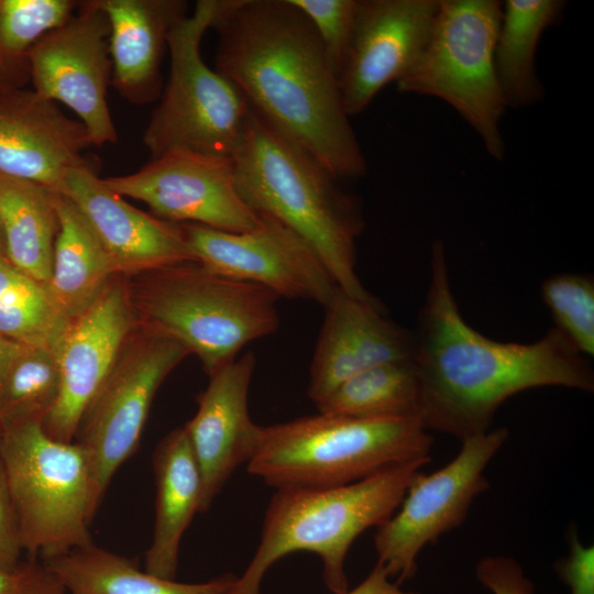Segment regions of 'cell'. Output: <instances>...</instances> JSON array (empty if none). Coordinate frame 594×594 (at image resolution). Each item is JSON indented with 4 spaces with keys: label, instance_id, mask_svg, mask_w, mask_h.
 Returning <instances> with one entry per match:
<instances>
[{
    "label": "cell",
    "instance_id": "cell-36",
    "mask_svg": "<svg viewBox=\"0 0 594 594\" xmlns=\"http://www.w3.org/2000/svg\"><path fill=\"white\" fill-rule=\"evenodd\" d=\"M22 552L16 515L0 458V568L16 565Z\"/></svg>",
    "mask_w": 594,
    "mask_h": 594
},
{
    "label": "cell",
    "instance_id": "cell-20",
    "mask_svg": "<svg viewBox=\"0 0 594 594\" xmlns=\"http://www.w3.org/2000/svg\"><path fill=\"white\" fill-rule=\"evenodd\" d=\"M249 351L209 376L198 409L185 425L201 480L200 512L210 508L233 472L252 458L257 425L249 414V388L255 370Z\"/></svg>",
    "mask_w": 594,
    "mask_h": 594
},
{
    "label": "cell",
    "instance_id": "cell-2",
    "mask_svg": "<svg viewBox=\"0 0 594 594\" xmlns=\"http://www.w3.org/2000/svg\"><path fill=\"white\" fill-rule=\"evenodd\" d=\"M430 264L414 359L418 416L428 431L462 441L492 429L499 406L522 391L542 386L594 389L588 361L559 330L552 328L531 343L486 338L461 315L441 241L432 245Z\"/></svg>",
    "mask_w": 594,
    "mask_h": 594
},
{
    "label": "cell",
    "instance_id": "cell-37",
    "mask_svg": "<svg viewBox=\"0 0 594 594\" xmlns=\"http://www.w3.org/2000/svg\"><path fill=\"white\" fill-rule=\"evenodd\" d=\"M343 594H419L399 588L387 574L384 566L376 562L369 575L354 588L348 590Z\"/></svg>",
    "mask_w": 594,
    "mask_h": 594
},
{
    "label": "cell",
    "instance_id": "cell-27",
    "mask_svg": "<svg viewBox=\"0 0 594 594\" xmlns=\"http://www.w3.org/2000/svg\"><path fill=\"white\" fill-rule=\"evenodd\" d=\"M69 323L46 285L0 254V334L57 353Z\"/></svg>",
    "mask_w": 594,
    "mask_h": 594
},
{
    "label": "cell",
    "instance_id": "cell-11",
    "mask_svg": "<svg viewBox=\"0 0 594 594\" xmlns=\"http://www.w3.org/2000/svg\"><path fill=\"white\" fill-rule=\"evenodd\" d=\"M508 435L499 427L466 438L444 466L414 476L398 508L374 536L377 562L395 583L413 579L420 551L465 520L474 498L490 487L484 471Z\"/></svg>",
    "mask_w": 594,
    "mask_h": 594
},
{
    "label": "cell",
    "instance_id": "cell-30",
    "mask_svg": "<svg viewBox=\"0 0 594 594\" xmlns=\"http://www.w3.org/2000/svg\"><path fill=\"white\" fill-rule=\"evenodd\" d=\"M59 394L57 353L45 348L23 345L1 384V430L25 422L42 424L54 409Z\"/></svg>",
    "mask_w": 594,
    "mask_h": 594
},
{
    "label": "cell",
    "instance_id": "cell-8",
    "mask_svg": "<svg viewBox=\"0 0 594 594\" xmlns=\"http://www.w3.org/2000/svg\"><path fill=\"white\" fill-rule=\"evenodd\" d=\"M502 14L497 0H439L421 53L396 82L400 92L449 103L497 161L505 154L499 122L507 107L495 69Z\"/></svg>",
    "mask_w": 594,
    "mask_h": 594
},
{
    "label": "cell",
    "instance_id": "cell-38",
    "mask_svg": "<svg viewBox=\"0 0 594 594\" xmlns=\"http://www.w3.org/2000/svg\"><path fill=\"white\" fill-rule=\"evenodd\" d=\"M22 346L23 345L15 343L0 334V388L9 366L11 365L15 356L19 354Z\"/></svg>",
    "mask_w": 594,
    "mask_h": 594
},
{
    "label": "cell",
    "instance_id": "cell-19",
    "mask_svg": "<svg viewBox=\"0 0 594 594\" xmlns=\"http://www.w3.org/2000/svg\"><path fill=\"white\" fill-rule=\"evenodd\" d=\"M323 308L309 373L315 404L355 374L415 359L416 338L389 320L375 298L359 299L338 287Z\"/></svg>",
    "mask_w": 594,
    "mask_h": 594
},
{
    "label": "cell",
    "instance_id": "cell-14",
    "mask_svg": "<svg viewBox=\"0 0 594 594\" xmlns=\"http://www.w3.org/2000/svg\"><path fill=\"white\" fill-rule=\"evenodd\" d=\"M122 197L146 204L172 223H195L226 232L253 229L260 215L240 196L231 157L170 150L134 173L102 178Z\"/></svg>",
    "mask_w": 594,
    "mask_h": 594
},
{
    "label": "cell",
    "instance_id": "cell-6",
    "mask_svg": "<svg viewBox=\"0 0 594 594\" xmlns=\"http://www.w3.org/2000/svg\"><path fill=\"white\" fill-rule=\"evenodd\" d=\"M127 284L136 322L184 345L208 376L279 327L273 292L196 262L136 274Z\"/></svg>",
    "mask_w": 594,
    "mask_h": 594
},
{
    "label": "cell",
    "instance_id": "cell-24",
    "mask_svg": "<svg viewBox=\"0 0 594 594\" xmlns=\"http://www.w3.org/2000/svg\"><path fill=\"white\" fill-rule=\"evenodd\" d=\"M67 594H229L237 576L180 583L142 571L130 559L91 543L45 562Z\"/></svg>",
    "mask_w": 594,
    "mask_h": 594
},
{
    "label": "cell",
    "instance_id": "cell-32",
    "mask_svg": "<svg viewBox=\"0 0 594 594\" xmlns=\"http://www.w3.org/2000/svg\"><path fill=\"white\" fill-rule=\"evenodd\" d=\"M315 28L338 79L345 63L359 0H290Z\"/></svg>",
    "mask_w": 594,
    "mask_h": 594
},
{
    "label": "cell",
    "instance_id": "cell-35",
    "mask_svg": "<svg viewBox=\"0 0 594 594\" xmlns=\"http://www.w3.org/2000/svg\"><path fill=\"white\" fill-rule=\"evenodd\" d=\"M554 569L570 594H594V547L583 544L574 528L569 534V553Z\"/></svg>",
    "mask_w": 594,
    "mask_h": 594
},
{
    "label": "cell",
    "instance_id": "cell-22",
    "mask_svg": "<svg viewBox=\"0 0 594 594\" xmlns=\"http://www.w3.org/2000/svg\"><path fill=\"white\" fill-rule=\"evenodd\" d=\"M155 519L145 571L174 580L183 536L200 512L202 480L185 426L169 431L153 453Z\"/></svg>",
    "mask_w": 594,
    "mask_h": 594
},
{
    "label": "cell",
    "instance_id": "cell-12",
    "mask_svg": "<svg viewBox=\"0 0 594 594\" xmlns=\"http://www.w3.org/2000/svg\"><path fill=\"white\" fill-rule=\"evenodd\" d=\"M109 38L110 24L98 0L84 1L46 32L30 55L33 90L73 110L99 147L118 141L107 102L112 76Z\"/></svg>",
    "mask_w": 594,
    "mask_h": 594
},
{
    "label": "cell",
    "instance_id": "cell-29",
    "mask_svg": "<svg viewBox=\"0 0 594 594\" xmlns=\"http://www.w3.org/2000/svg\"><path fill=\"white\" fill-rule=\"evenodd\" d=\"M79 2L0 0V90L30 81V55L37 41L66 21Z\"/></svg>",
    "mask_w": 594,
    "mask_h": 594
},
{
    "label": "cell",
    "instance_id": "cell-28",
    "mask_svg": "<svg viewBox=\"0 0 594 594\" xmlns=\"http://www.w3.org/2000/svg\"><path fill=\"white\" fill-rule=\"evenodd\" d=\"M315 405L318 413L348 417L418 416L415 362H391L365 370L339 384Z\"/></svg>",
    "mask_w": 594,
    "mask_h": 594
},
{
    "label": "cell",
    "instance_id": "cell-23",
    "mask_svg": "<svg viewBox=\"0 0 594 594\" xmlns=\"http://www.w3.org/2000/svg\"><path fill=\"white\" fill-rule=\"evenodd\" d=\"M59 229L46 287L73 320L89 309L117 274L108 254L79 209L56 193Z\"/></svg>",
    "mask_w": 594,
    "mask_h": 594
},
{
    "label": "cell",
    "instance_id": "cell-15",
    "mask_svg": "<svg viewBox=\"0 0 594 594\" xmlns=\"http://www.w3.org/2000/svg\"><path fill=\"white\" fill-rule=\"evenodd\" d=\"M136 324L122 275L110 282L89 309L70 320L57 351L59 398L42 422L51 438L75 440L81 417Z\"/></svg>",
    "mask_w": 594,
    "mask_h": 594
},
{
    "label": "cell",
    "instance_id": "cell-3",
    "mask_svg": "<svg viewBox=\"0 0 594 594\" xmlns=\"http://www.w3.org/2000/svg\"><path fill=\"white\" fill-rule=\"evenodd\" d=\"M231 158L237 189L251 209L301 237L341 290L374 298L355 267V243L364 227L361 208L323 165L253 110Z\"/></svg>",
    "mask_w": 594,
    "mask_h": 594
},
{
    "label": "cell",
    "instance_id": "cell-10",
    "mask_svg": "<svg viewBox=\"0 0 594 594\" xmlns=\"http://www.w3.org/2000/svg\"><path fill=\"white\" fill-rule=\"evenodd\" d=\"M188 350L140 323L81 417L75 440L89 460L95 512L121 464L138 449L154 396Z\"/></svg>",
    "mask_w": 594,
    "mask_h": 594
},
{
    "label": "cell",
    "instance_id": "cell-34",
    "mask_svg": "<svg viewBox=\"0 0 594 594\" xmlns=\"http://www.w3.org/2000/svg\"><path fill=\"white\" fill-rule=\"evenodd\" d=\"M477 580L493 594H535L519 562L503 556H486L475 566Z\"/></svg>",
    "mask_w": 594,
    "mask_h": 594
},
{
    "label": "cell",
    "instance_id": "cell-13",
    "mask_svg": "<svg viewBox=\"0 0 594 594\" xmlns=\"http://www.w3.org/2000/svg\"><path fill=\"white\" fill-rule=\"evenodd\" d=\"M245 232H226L178 223L195 262L233 279L252 283L278 298L324 306L338 286L314 249L275 218L258 213Z\"/></svg>",
    "mask_w": 594,
    "mask_h": 594
},
{
    "label": "cell",
    "instance_id": "cell-17",
    "mask_svg": "<svg viewBox=\"0 0 594 594\" xmlns=\"http://www.w3.org/2000/svg\"><path fill=\"white\" fill-rule=\"evenodd\" d=\"M82 213L117 274L130 277L195 262L178 223L136 209L88 166L72 168L58 190Z\"/></svg>",
    "mask_w": 594,
    "mask_h": 594
},
{
    "label": "cell",
    "instance_id": "cell-18",
    "mask_svg": "<svg viewBox=\"0 0 594 594\" xmlns=\"http://www.w3.org/2000/svg\"><path fill=\"white\" fill-rule=\"evenodd\" d=\"M84 124L32 90H0V175L58 193L66 174L87 164Z\"/></svg>",
    "mask_w": 594,
    "mask_h": 594
},
{
    "label": "cell",
    "instance_id": "cell-31",
    "mask_svg": "<svg viewBox=\"0 0 594 594\" xmlns=\"http://www.w3.org/2000/svg\"><path fill=\"white\" fill-rule=\"evenodd\" d=\"M541 296L559 330L582 355H594V280L558 274L543 280Z\"/></svg>",
    "mask_w": 594,
    "mask_h": 594
},
{
    "label": "cell",
    "instance_id": "cell-39",
    "mask_svg": "<svg viewBox=\"0 0 594 594\" xmlns=\"http://www.w3.org/2000/svg\"><path fill=\"white\" fill-rule=\"evenodd\" d=\"M0 254L4 255V242H3V234H2L1 227H0Z\"/></svg>",
    "mask_w": 594,
    "mask_h": 594
},
{
    "label": "cell",
    "instance_id": "cell-25",
    "mask_svg": "<svg viewBox=\"0 0 594 594\" xmlns=\"http://www.w3.org/2000/svg\"><path fill=\"white\" fill-rule=\"evenodd\" d=\"M0 227L8 260L46 285L59 229L56 193L0 175Z\"/></svg>",
    "mask_w": 594,
    "mask_h": 594
},
{
    "label": "cell",
    "instance_id": "cell-33",
    "mask_svg": "<svg viewBox=\"0 0 594 594\" xmlns=\"http://www.w3.org/2000/svg\"><path fill=\"white\" fill-rule=\"evenodd\" d=\"M0 594H67L59 578L42 560L28 557L11 569L0 568Z\"/></svg>",
    "mask_w": 594,
    "mask_h": 594
},
{
    "label": "cell",
    "instance_id": "cell-5",
    "mask_svg": "<svg viewBox=\"0 0 594 594\" xmlns=\"http://www.w3.org/2000/svg\"><path fill=\"white\" fill-rule=\"evenodd\" d=\"M433 439L416 415L348 417L318 413L258 426L248 472L277 488L331 487L430 458Z\"/></svg>",
    "mask_w": 594,
    "mask_h": 594
},
{
    "label": "cell",
    "instance_id": "cell-4",
    "mask_svg": "<svg viewBox=\"0 0 594 594\" xmlns=\"http://www.w3.org/2000/svg\"><path fill=\"white\" fill-rule=\"evenodd\" d=\"M429 461L393 465L340 486L277 488L266 508L255 554L229 594H261L267 570L295 551L318 554L328 590L345 593L344 564L353 541L395 513L409 483Z\"/></svg>",
    "mask_w": 594,
    "mask_h": 594
},
{
    "label": "cell",
    "instance_id": "cell-9",
    "mask_svg": "<svg viewBox=\"0 0 594 594\" xmlns=\"http://www.w3.org/2000/svg\"><path fill=\"white\" fill-rule=\"evenodd\" d=\"M221 0H199L168 33L169 74L143 134L152 158L183 148L232 157L252 109L240 89L202 59L204 34Z\"/></svg>",
    "mask_w": 594,
    "mask_h": 594
},
{
    "label": "cell",
    "instance_id": "cell-7",
    "mask_svg": "<svg viewBox=\"0 0 594 594\" xmlns=\"http://www.w3.org/2000/svg\"><path fill=\"white\" fill-rule=\"evenodd\" d=\"M0 458L28 557L46 562L94 543L91 473L80 444L25 422L1 430Z\"/></svg>",
    "mask_w": 594,
    "mask_h": 594
},
{
    "label": "cell",
    "instance_id": "cell-16",
    "mask_svg": "<svg viewBox=\"0 0 594 594\" xmlns=\"http://www.w3.org/2000/svg\"><path fill=\"white\" fill-rule=\"evenodd\" d=\"M439 0H359L349 53L339 76L348 114L365 110L414 65L431 31Z\"/></svg>",
    "mask_w": 594,
    "mask_h": 594
},
{
    "label": "cell",
    "instance_id": "cell-21",
    "mask_svg": "<svg viewBox=\"0 0 594 594\" xmlns=\"http://www.w3.org/2000/svg\"><path fill=\"white\" fill-rule=\"evenodd\" d=\"M110 24L111 85L128 102L158 100L169 31L187 15L184 0H98Z\"/></svg>",
    "mask_w": 594,
    "mask_h": 594
},
{
    "label": "cell",
    "instance_id": "cell-26",
    "mask_svg": "<svg viewBox=\"0 0 594 594\" xmlns=\"http://www.w3.org/2000/svg\"><path fill=\"white\" fill-rule=\"evenodd\" d=\"M564 7L561 0H507L503 3L495 69L507 107H526L542 98L535 55L541 34L562 19Z\"/></svg>",
    "mask_w": 594,
    "mask_h": 594
},
{
    "label": "cell",
    "instance_id": "cell-1",
    "mask_svg": "<svg viewBox=\"0 0 594 594\" xmlns=\"http://www.w3.org/2000/svg\"><path fill=\"white\" fill-rule=\"evenodd\" d=\"M215 69L251 109L338 180L366 173L339 79L306 14L290 0H221Z\"/></svg>",
    "mask_w": 594,
    "mask_h": 594
}]
</instances>
